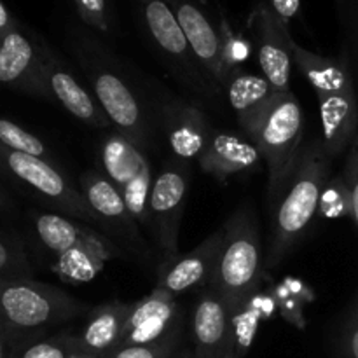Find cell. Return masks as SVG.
I'll return each instance as SVG.
<instances>
[{
	"label": "cell",
	"mask_w": 358,
	"mask_h": 358,
	"mask_svg": "<svg viewBox=\"0 0 358 358\" xmlns=\"http://www.w3.org/2000/svg\"><path fill=\"white\" fill-rule=\"evenodd\" d=\"M331 161L320 140H313L301 150L273 208L271 240L264 255L266 269L282 264L315 220L324 185L331 178Z\"/></svg>",
	"instance_id": "cell-1"
},
{
	"label": "cell",
	"mask_w": 358,
	"mask_h": 358,
	"mask_svg": "<svg viewBox=\"0 0 358 358\" xmlns=\"http://www.w3.org/2000/svg\"><path fill=\"white\" fill-rule=\"evenodd\" d=\"M294 63L318 98L322 122V145L327 156L348 150L358 135V100L352 72L345 58H327L297 44L289 31Z\"/></svg>",
	"instance_id": "cell-2"
},
{
	"label": "cell",
	"mask_w": 358,
	"mask_h": 358,
	"mask_svg": "<svg viewBox=\"0 0 358 358\" xmlns=\"http://www.w3.org/2000/svg\"><path fill=\"white\" fill-rule=\"evenodd\" d=\"M224 233L222 250L208 283L210 289L234 311L259 292L266 269L254 208L248 205L238 208L224 224Z\"/></svg>",
	"instance_id": "cell-3"
},
{
	"label": "cell",
	"mask_w": 358,
	"mask_h": 358,
	"mask_svg": "<svg viewBox=\"0 0 358 358\" xmlns=\"http://www.w3.org/2000/svg\"><path fill=\"white\" fill-rule=\"evenodd\" d=\"M65 290L24 276L0 278V327L14 336H37L86 313Z\"/></svg>",
	"instance_id": "cell-4"
},
{
	"label": "cell",
	"mask_w": 358,
	"mask_h": 358,
	"mask_svg": "<svg viewBox=\"0 0 358 358\" xmlns=\"http://www.w3.org/2000/svg\"><path fill=\"white\" fill-rule=\"evenodd\" d=\"M304 136V114L292 90L276 93L248 138L268 168V199L276 201L289 180Z\"/></svg>",
	"instance_id": "cell-5"
},
{
	"label": "cell",
	"mask_w": 358,
	"mask_h": 358,
	"mask_svg": "<svg viewBox=\"0 0 358 358\" xmlns=\"http://www.w3.org/2000/svg\"><path fill=\"white\" fill-rule=\"evenodd\" d=\"M76 48L91 80L94 96L110 119L112 126L143 152L149 147V124L138 98L117 69L108 62L107 52L100 44L91 38L79 37Z\"/></svg>",
	"instance_id": "cell-6"
},
{
	"label": "cell",
	"mask_w": 358,
	"mask_h": 358,
	"mask_svg": "<svg viewBox=\"0 0 358 358\" xmlns=\"http://www.w3.org/2000/svg\"><path fill=\"white\" fill-rule=\"evenodd\" d=\"M0 173L9 175L14 180L21 182L37 192L42 199L58 206L69 215L101 227L100 220L90 208L83 192L51 161L9 150L0 145Z\"/></svg>",
	"instance_id": "cell-7"
},
{
	"label": "cell",
	"mask_w": 358,
	"mask_h": 358,
	"mask_svg": "<svg viewBox=\"0 0 358 358\" xmlns=\"http://www.w3.org/2000/svg\"><path fill=\"white\" fill-rule=\"evenodd\" d=\"M100 161L101 173L121 191L133 219L149 226V194L154 180L142 150L114 129L101 140Z\"/></svg>",
	"instance_id": "cell-8"
},
{
	"label": "cell",
	"mask_w": 358,
	"mask_h": 358,
	"mask_svg": "<svg viewBox=\"0 0 358 358\" xmlns=\"http://www.w3.org/2000/svg\"><path fill=\"white\" fill-rule=\"evenodd\" d=\"M138 9L143 28L152 38L157 51L168 59L178 76L187 80L189 86L196 91L217 93L215 87L208 83L203 73L173 10L166 0H133Z\"/></svg>",
	"instance_id": "cell-9"
},
{
	"label": "cell",
	"mask_w": 358,
	"mask_h": 358,
	"mask_svg": "<svg viewBox=\"0 0 358 358\" xmlns=\"http://www.w3.org/2000/svg\"><path fill=\"white\" fill-rule=\"evenodd\" d=\"M191 170L185 161L170 159L154 180L149 194V227L161 252L177 257L178 234Z\"/></svg>",
	"instance_id": "cell-10"
},
{
	"label": "cell",
	"mask_w": 358,
	"mask_h": 358,
	"mask_svg": "<svg viewBox=\"0 0 358 358\" xmlns=\"http://www.w3.org/2000/svg\"><path fill=\"white\" fill-rule=\"evenodd\" d=\"M49 49L14 27L0 37V86L52 98L48 86Z\"/></svg>",
	"instance_id": "cell-11"
},
{
	"label": "cell",
	"mask_w": 358,
	"mask_h": 358,
	"mask_svg": "<svg viewBox=\"0 0 358 358\" xmlns=\"http://www.w3.org/2000/svg\"><path fill=\"white\" fill-rule=\"evenodd\" d=\"M173 10L203 73L217 91L226 86L229 70L224 58V41L220 28L213 24L199 0H166Z\"/></svg>",
	"instance_id": "cell-12"
},
{
	"label": "cell",
	"mask_w": 358,
	"mask_h": 358,
	"mask_svg": "<svg viewBox=\"0 0 358 358\" xmlns=\"http://www.w3.org/2000/svg\"><path fill=\"white\" fill-rule=\"evenodd\" d=\"M252 30L264 77L276 93L289 91L292 66L296 65L289 45V24L283 23L271 7L259 3L252 16Z\"/></svg>",
	"instance_id": "cell-13"
},
{
	"label": "cell",
	"mask_w": 358,
	"mask_h": 358,
	"mask_svg": "<svg viewBox=\"0 0 358 358\" xmlns=\"http://www.w3.org/2000/svg\"><path fill=\"white\" fill-rule=\"evenodd\" d=\"M157 112L175 157L185 163L198 161L213 133L205 114L171 93H163L157 98Z\"/></svg>",
	"instance_id": "cell-14"
},
{
	"label": "cell",
	"mask_w": 358,
	"mask_h": 358,
	"mask_svg": "<svg viewBox=\"0 0 358 358\" xmlns=\"http://www.w3.org/2000/svg\"><path fill=\"white\" fill-rule=\"evenodd\" d=\"M224 236L226 233H224L222 226L208 238H205L194 250L182 257H175V261L170 262V266L161 273L159 280L154 287V292L175 299L180 294H185L201 283L210 282L217 259L222 250Z\"/></svg>",
	"instance_id": "cell-15"
},
{
	"label": "cell",
	"mask_w": 358,
	"mask_h": 358,
	"mask_svg": "<svg viewBox=\"0 0 358 358\" xmlns=\"http://www.w3.org/2000/svg\"><path fill=\"white\" fill-rule=\"evenodd\" d=\"M80 192L101 227L133 243H142L138 222L131 217L121 191L98 170H87L79 178Z\"/></svg>",
	"instance_id": "cell-16"
},
{
	"label": "cell",
	"mask_w": 358,
	"mask_h": 358,
	"mask_svg": "<svg viewBox=\"0 0 358 358\" xmlns=\"http://www.w3.org/2000/svg\"><path fill=\"white\" fill-rule=\"evenodd\" d=\"M180 322L182 313L177 301L152 290L149 296L131 304L124 336L117 348L159 341L170 334Z\"/></svg>",
	"instance_id": "cell-17"
},
{
	"label": "cell",
	"mask_w": 358,
	"mask_h": 358,
	"mask_svg": "<svg viewBox=\"0 0 358 358\" xmlns=\"http://www.w3.org/2000/svg\"><path fill=\"white\" fill-rule=\"evenodd\" d=\"M261 161L257 145L247 135L213 131L198 163L205 173L212 175L219 182H226L234 175L255 171Z\"/></svg>",
	"instance_id": "cell-18"
},
{
	"label": "cell",
	"mask_w": 358,
	"mask_h": 358,
	"mask_svg": "<svg viewBox=\"0 0 358 358\" xmlns=\"http://www.w3.org/2000/svg\"><path fill=\"white\" fill-rule=\"evenodd\" d=\"M48 86L52 98L84 124L91 128H108L112 124L98 100L87 93L86 87L51 51L48 55Z\"/></svg>",
	"instance_id": "cell-19"
},
{
	"label": "cell",
	"mask_w": 358,
	"mask_h": 358,
	"mask_svg": "<svg viewBox=\"0 0 358 358\" xmlns=\"http://www.w3.org/2000/svg\"><path fill=\"white\" fill-rule=\"evenodd\" d=\"M231 315L233 311L210 287L199 296L192 313L194 358H222Z\"/></svg>",
	"instance_id": "cell-20"
},
{
	"label": "cell",
	"mask_w": 358,
	"mask_h": 358,
	"mask_svg": "<svg viewBox=\"0 0 358 358\" xmlns=\"http://www.w3.org/2000/svg\"><path fill=\"white\" fill-rule=\"evenodd\" d=\"M117 254L119 248L115 247L114 241L96 233L90 240L56 255L51 269L62 282L70 285H83L96 278L105 262L114 259Z\"/></svg>",
	"instance_id": "cell-21"
},
{
	"label": "cell",
	"mask_w": 358,
	"mask_h": 358,
	"mask_svg": "<svg viewBox=\"0 0 358 358\" xmlns=\"http://www.w3.org/2000/svg\"><path fill=\"white\" fill-rule=\"evenodd\" d=\"M227 98L236 114L243 135L250 136L255 124L262 117L266 108L276 96V91L264 76L241 72L234 69L227 79Z\"/></svg>",
	"instance_id": "cell-22"
},
{
	"label": "cell",
	"mask_w": 358,
	"mask_h": 358,
	"mask_svg": "<svg viewBox=\"0 0 358 358\" xmlns=\"http://www.w3.org/2000/svg\"><path fill=\"white\" fill-rule=\"evenodd\" d=\"M131 304L110 301L90 311L86 324L79 338L83 352L93 353L98 358L107 357L114 352L122 341L126 320H128Z\"/></svg>",
	"instance_id": "cell-23"
},
{
	"label": "cell",
	"mask_w": 358,
	"mask_h": 358,
	"mask_svg": "<svg viewBox=\"0 0 358 358\" xmlns=\"http://www.w3.org/2000/svg\"><path fill=\"white\" fill-rule=\"evenodd\" d=\"M275 310L276 301L273 294L262 292H255L238 310H234L231 315L222 358H245L248 350L252 348L261 322L271 317Z\"/></svg>",
	"instance_id": "cell-24"
},
{
	"label": "cell",
	"mask_w": 358,
	"mask_h": 358,
	"mask_svg": "<svg viewBox=\"0 0 358 358\" xmlns=\"http://www.w3.org/2000/svg\"><path fill=\"white\" fill-rule=\"evenodd\" d=\"M35 233L41 243L56 257L90 240L96 231L87 224H77L58 213H41L35 217Z\"/></svg>",
	"instance_id": "cell-25"
},
{
	"label": "cell",
	"mask_w": 358,
	"mask_h": 358,
	"mask_svg": "<svg viewBox=\"0 0 358 358\" xmlns=\"http://www.w3.org/2000/svg\"><path fill=\"white\" fill-rule=\"evenodd\" d=\"M273 297L276 301V310L278 313L296 325L297 329H304V308L308 303V290L304 283L296 278H285L282 283L275 287Z\"/></svg>",
	"instance_id": "cell-26"
},
{
	"label": "cell",
	"mask_w": 358,
	"mask_h": 358,
	"mask_svg": "<svg viewBox=\"0 0 358 358\" xmlns=\"http://www.w3.org/2000/svg\"><path fill=\"white\" fill-rule=\"evenodd\" d=\"M317 215L324 220L343 219V217L353 219L352 194H350V189L343 175L331 177L324 185Z\"/></svg>",
	"instance_id": "cell-27"
},
{
	"label": "cell",
	"mask_w": 358,
	"mask_h": 358,
	"mask_svg": "<svg viewBox=\"0 0 358 358\" xmlns=\"http://www.w3.org/2000/svg\"><path fill=\"white\" fill-rule=\"evenodd\" d=\"M0 145L16 152L30 154L49 161V150L38 136L31 135L16 122L0 119Z\"/></svg>",
	"instance_id": "cell-28"
},
{
	"label": "cell",
	"mask_w": 358,
	"mask_h": 358,
	"mask_svg": "<svg viewBox=\"0 0 358 358\" xmlns=\"http://www.w3.org/2000/svg\"><path fill=\"white\" fill-rule=\"evenodd\" d=\"M182 339V322L163 339L149 345L121 346L103 358H170Z\"/></svg>",
	"instance_id": "cell-29"
},
{
	"label": "cell",
	"mask_w": 358,
	"mask_h": 358,
	"mask_svg": "<svg viewBox=\"0 0 358 358\" xmlns=\"http://www.w3.org/2000/svg\"><path fill=\"white\" fill-rule=\"evenodd\" d=\"M77 350H80L77 336L58 334L31 343L16 358H70Z\"/></svg>",
	"instance_id": "cell-30"
},
{
	"label": "cell",
	"mask_w": 358,
	"mask_h": 358,
	"mask_svg": "<svg viewBox=\"0 0 358 358\" xmlns=\"http://www.w3.org/2000/svg\"><path fill=\"white\" fill-rule=\"evenodd\" d=\"M28 273L23 248L13 240L0 236V278H14Z\"/></svg>",
	"instance_id": "cell-31"
},
{
	"label": "cell",
	"mask_w": 358,
	"mask_h": 358,
	"mask_svg": "<svg viewBox=\"0 0 358 358\" xmlns=\"http://www.w3.org/2000/svg\"><path fill=\"white\" fill-rule=\"evenodd\" d=\"M80 20L93 30L107 34L110 30L108 0H72Z\"/></svg>",
	"instance_id": "cell-32"
},
{
	"label": "cell",
	"mask_w": 358,
	"mask_h": 358,
	"mask_svg": "<svg viewBox=\"0 0 358 358\" xmlns=\"http://www.w3.org/2000/svg\"><path fill=\"white\" fill-rule=\"evenodd\" d=\"M343 178H345L346 185L352 194V205H353V220H355L358 227V135L348 147V154H346L345 168H343Z\"/></svg>",
	"instance_id": "cell-33"
},
{
	"label": "cell",
	"mask_w": 358,
	"mask_h": 358,
	"mask_svg": "<svg viewBox=\"0 0 358 358\" xmlns=\"http://www.w3.org/2000/svg\"><path fill=\"white\" fill-rule=\"evenodd\" d=\"M343 353L346 358H358V308L346 322L343 332Z\"/></svg>",
	"instance_id": "cell-34"
},
{
	"label": "cell",
	"mask_w": 358,
	"mask_h": 358,
	"mask_svg": "<svg viewBox=\"0 0 358 358\" xmlns=\"http://www.w3.org/2000/svg\"><path fill=\"white\" fill-rule=\"evenodd\" d=\"M269 7L283 23L289 24V21L294 20L299 13L301 0H269Z\"/></svg>",
	"instance_id": "cell-35"
},
{
	"label": "cell",
	"mask_w": 358,
	"mask_h": 358,
	"mask_svg": "<svg viewBox=\"0 0 358 358\" xmlns=\"http://www.w3.org/2000/svg\"><path fill=\"white\" fill-rule=\"evenodd\" d=\"M14 27H17V21L14 20L13 14L9 13V9H7L2 3V0H0V37H2L3 34H7L9 30H13Z\"/></svg>",
	"instance_id": "cell-36"
},
{
	"label": "cell",
	"mask_w": 358,
	"mask_h": 358,
	"mask_svg": "<svg viewBox=\"0 0 358 358\" xmlns=\"http://www.w3.org/2000/svg\"><path fill=\"white\" fill-rule=\"evenodd\" d=\"M14 338H17V336L10 334L6 329L0 327V358H7V355H9L10 341H13Z\"/></svg>",
	"instance_id": "cell-37"
},
{
	"label": "cell",
	"mask_w": 358,
	"mask_h": 358,
	"mask_svg": "<svg viewBox=\"0 0 358 358\" xmlns=\"http://www.w3.org/2000/svg\"><path fill=\"white\" fill-rule=\"evenodd\" d=\"M70 358H98L96 355H93V353H87V352H83V350H77L76 353H72Z\"/></svg>",
	"instance_id": "cell-38"
},
{
	"label": "cell",
	"mask_w": 358,
	"mask_h": 358,
	"mask_svg": "<svg viewBox=\"0 0 358 358\" xmlns=\"http://www.w3.org/2000/svg\"><path fill=\"white\" fill-rule=\"evenodd\" d=\"M350 2H352V0H338V3H339V7H341V9H346V7L350 6Z\"/></svg>",
	"instance_id": "cell-39"
},
{
	"label": "cell",
	"mask_w": 358,
	"mask_h": 358,
	"mask_svg": "<svg viewBox=\"0 0 358 358\" xmlns=\"http://www.w3.org/2000/svg\"><path fill=\"white\" fill-rule=\"evenodd\" d=\"M178 358H194V353H191V352H189V350H185V352L182 353V355L178 357Z\"/></svg>",
	"instance_id": "cell-40"
}]
</instances>
